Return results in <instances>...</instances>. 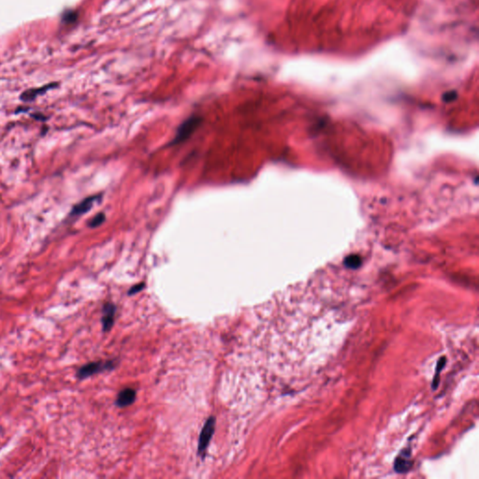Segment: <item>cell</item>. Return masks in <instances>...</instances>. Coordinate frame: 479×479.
Listing matches in <instances>:
<instances>
[{
  "instance_id": "6da1fadb",
  "label": "cell",
  "mask_w": 479,
  "mask_h": 479,
  "mask_svg": "<svg viewBox=\"0 0 479 479\" xmlns=\"http://www.w3.org/2000/svg\"><path fill=\"white\" fill-rule=\"evenodd\" d=\"M201 123V119L198 116H192L185 120L182 124L178 127L176 136L174 138L173 144L180 143L185 140H187L194 131L198 128V125Z\"/></svg>"
},
{
  "instance_id": "7a4b0ae2",
  "label": "cell",
  "mask_w": 479,
  "mask_h": 479,
  "mask_svg": "<svg viewBox=\"0 0 479 479\" xmlns=\"http://www.w3.org/2000/svg\"><path fill=\"white\" fill-rule=\"evenodd\" d=\"M115 367V364L112 361H108V362H101V361H98V362H90V363L85 364L82 366L77 372H76V376L79 378V379H85L89 376H92L96 373H99V372H103V371H106V370H109V369H112Z\"/></svg>"
},
{
  "instance_id": "3957f363",
  "label": "cell",
  "mask_w": 479,
  "mask_h": 479,
  "mask_svg": "<svg viewBox=\"0 0 479 479\" xmlns=\"http://www.w3.org/2000/svg\"><path fill=\"white\" fill-rule=\"evenodd\" d=\"M215 419L214 418H210L207 420L206 423L204 424V427L201 430L200 435H199V440H198V454L203 456L205 453L207 447L210 444V441L213 437V434H214V431H215Z\"/></svg>"
},
{
  "instance_id": "277c9868",
  "label": "cell",
  "mask_w": 479,
  "mask_h": 479,
  "mask_svg": "<svg viewBox=\"0 0 479 479\" xmlns=\"http://www.w3.org/2000/svg\"><path fill=\"white\" fill-rule=\"evenodd\" d=\"M58 86V83H51L46 84V85H43L42 87H39V88H31V89H28L24 93H22V95L20 96V99L22 101H25V102L33 101L34 99H37L38 97L44 95L46 92H48L49 90L57 88Z\"/></svg>"
},
{
  "instance_id": "5b68a950",
  "label": "cell",
  "mask_w": 479,
  "mask_h": 479,
  "mask_svg": "<svg viewBox=\"0 0 479 479\" xmlns=\"http://www.w3.org/2000/svg\"><path fill=\"white\" fill-rule=\"evenodd\" d=\"M116 308L113 303H106L103 307V316H102V328L103 331L111 330L115 323Z\"/></svg>"
},
{
  "instance_id": "8992f818",
  "label": "cell",
  "mask_w": 479,
  "mask_h": 479,
  "mask_svg": "<svg viewBox=\"0 0 479 479\" xmlns=\"http://www.w3.org/2000/svg\"><path fill=\"white\" fill-rule=\"evenodd\" d=\"M99 198V196H91L88 198H84L81 202L74 205L70 212V216H77V215H83L87 212H89L94 205L95 201Z\"/></svg>"
},
{
  "instance_id": "52a82bcc",
  "label": "cell",
  "mask_w": 479,
  "mask_h": 479,
  "mask_svg": "<svg viewBox=\"0 0 479 479\" xmlns=\"http://www.w3.org/2000/svg\"><path fill=\"white\" fill-rule=\"evenodd\" d=\"M135 399H136V391L132 388H125L118 394L116 405L119 407H125L132 405Z\"/></svg>"
},
{
  "instance_id": "ba28073f",
  "label": "cell",
  "mask_w": 479,
  "mask_h": 479,
  "mask_svg": "<svg viewBox=\"0 0 479 479\" xmlns=\"http://www.w3.org/2000/svg\"><path fill=\"white\" fill-rule=\"evenodd\" d=\"M105 218H106V217H105V215H104L103 213H99V214H98V215H96V216H94V217L92 218L90 223H89V225H88V226H89V228H91V229H96V228H98V227H99L101 224H103V222L105 221Z\"/></svg>"
},
{
  "instance_id": "9c48e42d",
  "label": "cell",
  "mask_w": 479,
  "mask_h": 479,
  "mask_svg": "<svg viewBox=\"0 0 479 479\" xmlns=\"http://www.w3.org/2000/svg\"><path fill=\"white\" fill-rule=\"evenodd\" d=\"M77 19V13L72 11V10H68V11H66L64 14H63V17H62V21L66 24H71V23H74Z\"/></svg>"
},
{
  "instance_id": "30bf717a",
  "label": "cell",
  "mask_w": 479,
  "mask_h": 479,
  "mask_svg": "<svg viewBox=\"0 0 479 479\" xmlns=\"http://www.w3.org/2000/svg\"><path fill=\"white\" fill-rule=\"evenodd\" d=\"M143 287H144V285H143V284H141V285H137V286L133 287L132 289L129 290V295H130V294H135V293L139 292L140 290H141V289H143Z\"/></svg>"
},
{
  "instance_id": "8fae6325",
  "label": "cell",
  "mask_w": 479,
  "mask_h": 479,
  "mask_svg": "<svg viewBox=\"0 0 479 479\" xmlns=\"http://www.w3.org/2000/svg\"><path fill=\"white\" fill-rule=\"evenodd\" d=\"M30 116L35 118L36 120H39V121H45V120L48 119L47 117H45V116H43L42 114H33V115H30Z\"/></svg>"
}]
</instances>
